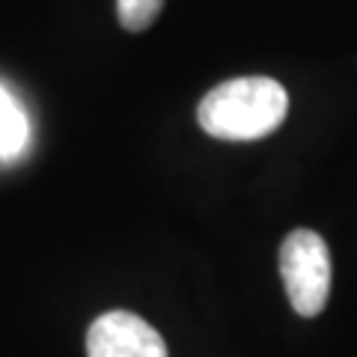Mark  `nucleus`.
<instances>
[{"instance_id": "f257e3e1", "label": "nucleus", "mask_w": 357, "mask_h": 357, "mask_svg": "<svg viewBox=\"0 0 357 357\" xmlns=\"http://www.w3.org/2000/svg\"><path fill=\"white\" fill-rule=\"evenodd\" d=\"M289 114V96L274 77H232L208 89L197 107L199 128L218 140H259Z\"/></svg>"}, {"instance_id": "f03ea898", "label": "nucleus", "mask_w": 357, "mask_h": 357, "mask_svg": "<svg viewBox=\"0 0 357 357\" xmlns=\"http://www.w3.org/2000/svg\"><path fill=\"white\" fill-rule=\"evenodd\" d=\"M280 274L298 316H319L331 295V250L312 229H295L283 238Z\"/></svg>"}, {"instance_id": "7ed1b4c3", "label": "nucleus", "mask_w": 357, "mask_h": 357, "mask_svg": "<svg viewBox=\"0 0 357 357\" xmlns=\"http://www.w3.org/2000/svg\"><path fill=\"white\" fill-rule=\"evenodd\" d=\"M86 357H167V345L149 321L128 310H110L89 325Z\"/></svg>"}, {"instance_id": "20e7f679", "label": "nucleus", "mask_w": 357, "mask_h": 357, "mask_svg": "<svg viewBox=\"0 0 357 357\" xmlns=\"http://www.w3.org/2000/svg\"><path fill=\"white\" fill-rule=\"evenodd\" d=\"M30 126L18 102L0 86V158H18L27 149Z\"/></svg>"}, {"instance_id": "39448f33", "label": "nucleus", "mask_w": 357, "mask_h": 357, "mask_svg": "<svg viewBox=\"0 0 357 357\" xmlns=\"http://www.w3.org/2000/svg\"><path fill=\"white\" fill-rule=\"evenodd\" d=\"M161 6H164V0H116L119 24L128 33H143L161 15Z\"/></svg>"}]
</instances>
